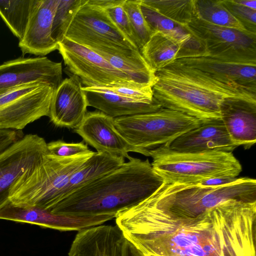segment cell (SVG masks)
Segmentation results:
<instances>
[{"label":"cell","mask_w":256,"mask_h":256,"mask_svg":"<svg viewBox=\"0 0 256 256\" xmlns=\"http://www.w3.org/2000/svg\"><path fill=\"white\" fill-rule=\"evenodd\" d=\"M125 239L116 225L88 228L78 232L68 256H122Z\"/></svg>","instance_id":"obj_21"},{"label":"cell","mask_w":256,"mask_h":256,"mask_svg":"<svg viewBox=\"0 0 256 256\" xmlns=\"http://www.w3.org/2000/svg\"><path fill=\"white\" fill-rule=\"evenodd\" d=\"M122 256H144L126 238L124 243Z\"/></svg>","instance_id":"obj_37"},{"label":"cell","mask_w":256,"mask_h":256,"mask_svg":"<svg viewBox=\"0 0 256 256\" xmlns=\"http://www.w3.org/2000/svg\"><path fill=\"white\" fill-rule=\"evenodd\" d=\"M202 124L196 118L163 107L152 112L114 118L119 134L139 154L147 156L168 148L178 137Z\"/></svg>","instance_id":"obj_6"},{"label":"cell","mask_w":256,"mask_h":256,"mask_svg":"<svg viewBox=\"0 0 256 256\" xmlns=\"http://www.w3.org/2000/svg\"><path fill=\"white\" fill-rule=\"evenodd\" d=\"M65 37L80 44L90 42L138 50L118 28L104 9L88 2L78 12Z\"/></svg>","instance_id":"obj_12"},{"label":"cell","mask_w":256,"mask_h":256,"mask_svg":"<svg viewBox=\"0 0 256 256\" xmlns=\"http://www.w3.org/2000/svg\"><path fill=\"white\" fill-rule=\"evenodd\" d=\"M220 120L238 146L249 148L256 142V103L228 98L222 104Z\"/></svg>","instance_id":"obj_22"},{"label":"cell","mask_w":256,"mask_h":256,"mask_svg":"<svg viewBox=\"0 0 256 256\" xmlns=\"http://www.w3.org/2000/svg\"><path fill=\"white\" fill-rule=\"evenodd\" d=\"M141 10L152 31H158L179 44L178 58L208 56L202 44L192 36L187 26H182L158 14L141 2Z\"/></svg>","instance_id":"obj_24"},{"label":"cell","mask_w":256,"mask_h":256,"mask_svg":"<svg viewBox=\"0 0 256 256\" xmlns=\"http://www.w3.org/2000/svg\"><path fill=\"white\" fill-rule=\"evenodd\" d=\"M115 218L144 256H256V202L230 200L196 217L180 218L142 200Z\"/></svg>","instance_id":"obj_1"},{"label":"cell","mask_w":256,"mask_h":256,"mask_svg":"<svg viewBox=\"0 0 256 256\" xmlns=\"http://www.w3.org/2000/svg\"><path fill=\"white\" fill-rule=\"evenodd\" d=\"M238 147L232 140L220 120L202 123L182 134L168 148L180 152L202 153L210 152H232Z\"/></svg>","instance_id":"obj_18"},{"label":"cell","mask_w":256,"mask_h":256,"mask_svg":"<svg viewBox=\"0 0 256 256\" xmlns=\"http://www.w3.org/2000/svg\"><path fill=\"white\" fill-rule=\"evenodd\" d=\"M22 136L21 130H0V152Z\"/></svg>","instance_id":"obj_35"},{"label":"cell","mask_w":256,"mask_h":256,"mask_svg":"<svg viewBox=\"0 0 256 256\" xmlns=\"http://www.w3.org/2000/svg\"><path fill=\"white\" fill-rule=\"evenodd\" d=\"M82 88L79 80L72 75L54 90L48 116L54 126L74 130L82 123L88 106Z\"/></svg>","instance_id":"obj_16"},{"label":"cell","mask_w":256,"mask_h":256,"mask_svg":"<svg viewBox=\"0 0 256 256\" xmlns=\"http://www.w3.org/2000/svg\"><path fill=\"white\" fill-rule=\"evenodd\" d=\"M174 62L197 68L223 82L256 92V62L230 60L209 56L182 58Z\"/></svg>","instance_id":"obj_20"},{"label":"cell","mask_w":256,"mask_h":256,"mask_svg":"<svg viewBox=\"0 0 256 256\" xmlns=\"http://www.w3.org/2000/svg\"><path fill=\"white\" fill-rule=\"evenodd\" d=\"M39 0H0V16L14 35L21 40Z\"/></svg>","instance_id":"obj_27"},{"label":"cell","mask_w":256,"mask_h":256,"mask_svg":"<svg viewBox=\"0 0 256 256\" xmlns=\"http://www.w3.org/2000/svg\"><path fill=\"white\" fill-rule=\"evenodd\" d=\"M152 10L182 26L196 18L195 0H142Z\"/></svg>","instance_id":"obj_29"},{"label":"cell","mask_w":256,"mask_h":256,"mask_svg":"<svg viewBox=\"0 0 256 256\" xmlns=\"http://www.w3.org/2000/svg\"><path fill=\"white\" fill-rule=\"evenodd\" d=\"M48 154L59 157H70L91 152L87 144L80 142H66L62 140L47 143Z\"/></svg>","instance_id":"obj_32"},{"label":"cell","mask_w":256,"mask_h":256,"mask_svg":"<svg viewBox=\"0 0 256 256\" xmlns=\"http://www.w3.org/2000/svg\"><path fill=\"white\" fill-rule=\"evenodd\" d=\"M141 2L142 0H124L123 4L140 50L152 33L142 12Z\"/></svg>","instance_id":"obj_31"},{"label":"cell","mask_w":256,"mask_h":256,"mask_svg":"<svg viewBox=\"0 0 256 256\" xmlns=\"http://www.w3.org/2000/svg\"><path fill=\"white\" fill-rule=\"evenodd\" d=\"M62 81V62H54L46 56L20 57L0 65V95L35 82H46L55 90Z\"/></svg>","instance_id":"obj_13"},{"label":"cell","mask_w":256,"mask_h":256,"mask_svg":"<svg viewBox=\"0 0 256 256\" xmlns=\"http://www.w3.org/2000/svg\"></svg>","instance_id":"obj_39"},{"label":"cell","mask_w":256,"mask_h":256,"mask_svg":"<svg viewBox=\"0 0 256 256\" xmlns=\"http://www.w3.org/2000/svg\"><path fill=\"white\" fill-rule=\"evenodd\" d=\"M236 178L225 176L216 177L203 180L197 184L202 186H220L232 182L236 180Z\"/></svg>","instance_id":"obj_36"},{"label":"cell","mask_w":256,"mask_h":256,"mask_svg":"<svg viewBox=\"0 0 256 256\" xmlns=\"http://www.w3.org/2000/svg\"><path fill=\"white\" fill-rule=\"evenodd\" d=\"M88 106L116 118L156 110L162 106L154 99L152 102L136 100L115 94L104 88L84 87Z\"/></svg>","instance_id":"obj_23"},{"label":"cell","mask_w":256,"mask_h":256,"mask_svg":"<svg viewBox=\"0 0 256 256\" xmlns=\"http://www.w3.org/2000/svg\"><path fill=\"white\" fill-rule=\"evenodd\" d=\"M230 200L256 202V180L237 178L232 182L220 186L164 182L143 200L168 216L194 218Z\"/></svg>","instance_id":"obj_4"},{"label":"cell","mask_w":256,"mask_h":256,"mask_svg":"<svg viewBox=\"0 0 256 256\" xmlns=\"http://www.w3.org/2000/svg\"><path fill=\"white\" fill-rule=\"evenodd\" d=\"M195 7L198 18L212 24L256 34L248 32L226 8L222 0H195Z\"/></svg>","instance_id":"obj_28"},{"label":"cell","mask_w":256,"mask_h":256,"mask_svg":"<svg viewBox=\"0 0 256 256\" xmlns=\"http://www.w3.org/2000/svg\"><path fill=\"white\" fill-rule=\"evenodd\" d=\"M156 76L152 90L159 104L202 123L220 120L221 106L228 98L256 103V92L176 62L156 71Z\"/></svg>","instance_id":"obj_3"},{"label":"cell","mask_w":256,"mask_h":256,"mask_svg":"<svg viewBox=\"0 0 256 256\" xmlns=\"http://www.w3.org/2000/svg\"><path fill=\"white\" fill-rule=\"evenodd\" d=\"M124 2V0H118L114 4L104 10L121 32L136 46L130 22L123 8Z\"/></svg>","instance_id":"obj_33"},{"label":"cell","mask_w":256,"mask_h":256,"mask_svg":"<svg viewBox=\"0 0 256 256\" xmlns=\"http://www.w3.org/2000/svg\"><path fill=\"white\" fill-rule=\"evenodd\" d=\"M94 152L70 157L47 153L38 164L26 170L10 188V202L20 206H37L50 210L58 202L72 175Z\"/></svg>","instance_id":"obj_5"},{"label":"cell","mask_w":256,"mask_h":256,"mask_svg":"<svg viewBox=\"0 0 256 256\" xmlns=\"http://www.w3.org/2000/svg\"><path fill=\"white\" fill-rule=\"evenodd\" d=\"M181 46L158 31H154L140 52L151 68L156 72L178 58Z\"/></svg>","instance_id":"obj_26"},{"label":"cell","mask_w":256,"mask_h":256,"mask_svg":"<svg viewBox=\"0 0 256 256\" xmlns=\"http://www.w3.org/2000/svg\"><path fill=\"white\" fill-rule=\"evenodd\" d=\"M230 13L250 32L256 34V10L236 3L234 0H222Z\"/></svg>","instance_id":"obj_34"},{"label":"cell","mask_w":256,"mask_h":256,"mask_svg":"<svg viewBox=\"0 0 256 256\" xmlns=\"http://www.w3.org/2000/svg\"><path fill=\"white\" fill-rule=\"evenodd\" d=\"M54 92L50 84L35 82L0 95V130H22L42 116H48Z\"/></svg>","instance_id":"obj_8"},{"label":"cell","mask_w":256,"mask_h":256,"mask_svg":"<svg viewBox=\"0 0 256 256\" xmlns=\"http://www.w3.org/2000/svg\"><path fill=\"white\" fill-rule=\"evenodd\" d=\"M88 0H59L54 16L52 36L58 44L66 36V32L79 10Z\"/></svg>","instance_id":"obj_30"},{"label":"cell","mask_w":256,"mask_h":256,"mask_svg":"<svg viewBox=\"0 0 256 256\" xmlns=\"http://www.w3.org/2000/svg\"><path fill=\"white\" fill-rule=\"evenodd\" d=\"M187 28L202 44L208 56L230 60L256 62V34L212 24L197 18Z\"/></svg>","instance_id":"obj_10"},{"label":"cell","mask_w":256,"mask_h":256,"mask_svg":"<svg viewBox=\"0 0 256 256\" xmlns=\"http://www.w3.org/2000/svg\"><path fill=\"white\" fill-rule=\"evenodd\" d=\"M164 182L148 160L130 156L128 162L78 189L49 211L72 216H116L149 197Z\"/></svg>","instance_id":"obj_2"},{"label":"cell","mask_w":256,"mask_h":256,"mask_svg":"<svg viewBox=\"0 0 256 256\" xmlns=\"http://www.w3.org/2000/svg\"><path fill=\"white\" fill-rule=\"evenodd\" d=\"M59 0H39L18 46L22 55L44 56L58 50L52 36V22Z\"/></svg>","instance_id":"obj_17"},{"label":"cell","mask_w":256,"mask_h":256,"mask_svg":"<svg viewBox=\"0 0 256 256\" xmlns=\"http://www.w3.org/2000/svg\"><path fill=\"white\" fill-rule=\"evenodd\" d=\"M58 50L68 70L79 80L82 86L142 88L102 56L84 45L65 37L58 43Z\"/></svg>","instance_id":"obj_9"},{"label":"cell","mask_w":256,"mask_h":256,"mask_svg":"<svg viewBox=\"0 0 256 256\" xmlns=\"http://www.w3.org/2000/svg\"><path fill=\"white\" fill-rule=\"evenodd\" d=\"M124 162L122 157L94 152L72 175L62 191L58 203L83 186L118 168Z\"/></svg>","instance_id":"obj_25"},{"label":"cell","mask_w":256,"mask_h":256,"mask_svg":"<svg viewBox=\"0 0 256 256\" xmlns=\"http://www.w3.org/2000/svg\"><path fill=\"white\" fill-rule=\"evenodd\" d=\"M98 153H107L128 159L130 152L138 153L119 134L114 118L100 110L86 112L80 125L74 130Z\"/></svg>","instance_id":"obj_15"},{"label":"cell","mask_w":256,"mask_h":256,"mask_svg":"<svg viewBox=\"0 0 256 256\" xmlns=\"http://www.w3.org/2000/svg\"><path fill=\"white\" fill-rule=\"evenodd\" d=\"M238 4L256 10V0H234Z\"/></svg>","instance_id":"obj_38"},{"label":"cell","mask_w":256,"mask_h":256,"mask_svg":"<svg viewBox=\"0 0 256 256\" xmlns=\"http://www.w3.org/2000/svg\"><path fill=\"white\" fill-rule=\"evenodd\" d=\"M48 153L47 143L37 134H27L0 152V210L10 202V188L28 168Z\"/></svg>","instance_id":"obj_11"},{"label":"cell","mask_w":256,"mask_h":256,"mask_svg":"<svg viewBox=\"0 0 256 256\" xmlns=\"http://www.w3.org/2000/svg\"><path fill=\"white\" fill-rule=\"evenodd\" d=\"M115 216L104 214L78 216L54 214L37 206H20L10 202L0 210V220L38 225L60 231H81L102 224Z\"/></svg>","instance_id":"obj_14"},{"label":"cell","mask_w":256,"mask_h":256,"mask_svg":"<svg viewBox=\"0 0 256 256\" xmlns=\"http://www.w3.org/2000/svg\"><path fill=\"white\" fill-rule=\"evenodd\" d=\"M82 44L102 56L114 68L124 74L142 88L152 86L156 81V72L138 50L90 42Z\"/></svg>","instance_id":"obj_19"},{"label":"cell","mask_w":256,"mask_h":256,"mask_svg":"<svg viewBox=\"0 0 256 256\" xmlns=\"http://www.w3.org/2000/svg\"><path fill=\"white\" fill-rule=\"evenodd\" d=\"M154 171L166 184H197L220 176L236 178L242 172L239 161L232 152H176L168 148L152 152Z\"/></svg>","instance_id":"obj_7"}]
</instances>
